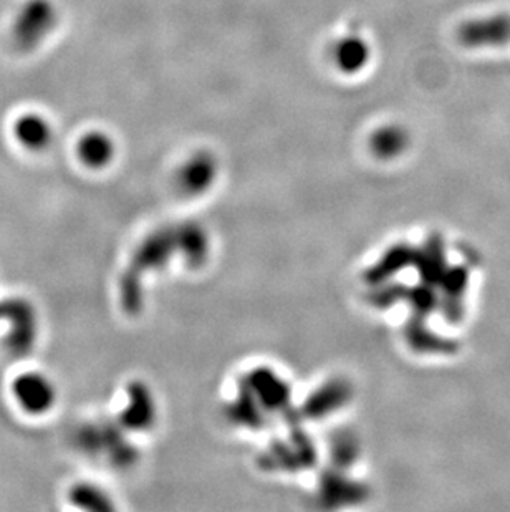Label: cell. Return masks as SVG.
Returning a JSON list of instances; mask_svg holds the SVG:
<instances>
[{
	"mask_svg": "<svg viewBox=\"0 0 510 512\" xmlns=\"http://www.w3.org/2000/svg\"><path fill=\"white\" fill-rule=\"evenodd\" d=\"M58 10L52 0H25L12 24L15 47L25 52L35 50L57 27Z\"/></svg>",
	"mask_w": 510,
	"mask_h": 512,
	"instance_id": "obj_1",
	"label": "cell"
},
{
	"mask_svg": "<svg viewBox=\"0 0 510 512\" xmlns=\"http://www.w3.org/2000/svg\"><path fill=\"white\" fill-rule=\"evenodd\" d=\"M12 397L20 410L30 416H44L57 403V388L45 373L22 372L10 385Z\"/></svg>",
	"mask_w": 510,
	"mask_h": 512,
	"instance_id": "obj_2",
	"label": "cell"
},
{
	"mask_svg": "<svg viewBox=\"0 0 510 512\" xmlns=\"http://www.w3.org/2000/svg\"><path fill=\"white\" fill-rule=\"evenodd\" d=\"M0 320L10 324L7 347L14 355H27L37 339V315L25 299L0 300Z\"/></svg>",
	"mask_w": 510,
	"mask_h": 512,
	"instance_id": "obj_3",
	"label": "cell"
},
{
	"mask_svg": "<svg viewBox=\"0 0 510 512\" xmlns=\"http://www.w3.org/2000/svg\"><path fill=\"white\" fill-rule=\"evenodd\" d=\"M459 44L467 49H489L510 45V14L486 15L459 25Z\"/></svg>",
	"mask_w": 510,
	"mask_h": 512,
	"instance_id": "obj_4",
	"label": "cell"
},
{
	"mask_svg": "<svg viewBox=\"0 0 510 512\" xmlns=\"http://www.w3.org/2000/svg\"><path fill=\"white\" fill-rule=\"evenodd\" d=\"M330 58L333 67L343 77H358L370 67L373 60V47L370 40L361 34V30L350 29L340 35L332 47H330Z\"/></svg>",
	"mask_w": 510,
	"mask_h": 512,
	"instance_id": "obj_5",
	"label": "cell"
},
{
	"mask_svg": "<svg viewBox=\"0 0 510 512\" xmlns=\"http://www.w3.org/2000/svg\"><path fill=\"white\" fill-rule=\"evenodd\" d=\"M14 136L25 150L40 153L52 145L53 126L40 113H24L15 120Z\"/></svg>",
	"mask_w": 510,
	"mask_h": 512,
	"instance_id": "obj_6",
	"label": "cell"
},
{
	"mask_svg": "<svg viewBox=\"0 0 510 512\" xmlns=\"http://www.w3.org/2000/svg\"><path fill=\"white\" fill-rule=\"evenodd\" d=\"M115 141L105 131H88L77 143L78 160L90 170H103L115 158Z\"/></svg>",
	"mask_w": 510,
	"mask_h": 512,
	"instance_id": "obj_7",
	"label": "cell"
},
{
	"mask_svg": "<svg viewBox=\"0 0 510 512\" xmlns=\"http://www.w3.org/2000/svg\"><path fill=\"white\" fill-rule=\"evenodd\" d=\"M411 138L409 131L400 123H386L373 131L370 146L373 153L383 160H393L408 150Z\"/></svg>",
	"mask_w": 510,
	"mask_h": 512,
	"instance_id": "obj_8",
	"label": "cell"
},
{
	"mask_svg": "<svg viewBox=\"0 0 510 512\" xmlns=\"http://www.w3.org/2000/svg\"><path fill=\"white\" fill-rule=\"evenodd\" d=\"M216 160L212 158L211 153H196L193 158L186 161L181 171V181L189 189L206 188L211 183L214 174H216Z\"/></svg>",
	"mask_w": 510,
	"mask_h": 512,
	"instance_id": "obj_9",
	"label": "cell"
},
{
	"mask_svg": "<svg viewBox=\"0 0 510 512\" xmlns=\"http://www.w3.org/2000/svg\"><path fill=\"white\" fill-rule=\"evenodd\" d=\"M70 501L82 509H108V501L90 484H78L70 491Z\"/></svg>",
	"mask_w": 510,
	"mask_h": 512,
	"instance_id": "obj_10",
	"label": "cell"
}]
</instances>
